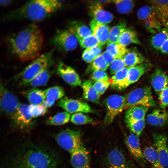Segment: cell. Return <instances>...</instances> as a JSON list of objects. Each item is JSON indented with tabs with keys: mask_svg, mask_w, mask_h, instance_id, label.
Wrapping results in <instances>:
<instances>
[{
	"mask_svg": "<svg viewBox=\"0 0 168 168\" xmlns=\"http://www.w3.org/2000/svg\"><path fill=\"white\" fill-rule=\"evenodd\" d=\"M5 44L9 52L20 61H32L38 57L44 42L38 26L32 23L6 38Z\"/></svg>",
	"mask_w": 168,
	"mask_h": 168,
	"instance_id": "6da1fadb",
	"label": "cell"
},
{
	"mask_svg": "<svg viewBox=\"0 0 168 168\" xmlns=\"http://www.w3.org/2000/svg\"><path fill=\"white\" fill-rule=\"evenodd\" d=\"M63 1L34 0L29 1L21 7L6 14L5 20L27 19L40 21L59 10Z\"/></svg>",
	"mask_w": 168,
	"mask_h": 168,
	"instance_id": "7a4b0ae2",
	"label": "cell"
},
{
	"mask_svg": "<svg viewBox=\"0 0 168 168\" xmlns=\"http://www.w3.org/2000/svg\"><path fill=\"white\" fill-rule=\"evenodd\" d=\"M16 168H56V161L49 153L38 148L26 151L17 162Z\"/></svg>",
	"mask_w": 168,
	"mask_h": 168,
	"instance_id": "3957f363",
	"label": "cell"
},
{
	"mask_svg": "<svg viewBox=\"0 0 168 168\" xmlns=\"http://www.w3.org/2000/svg\"><path fill=\"white\" fill-rule=\"evenodd\" d=\"M54 50L53 48L33 60L15 77L19 84L26 86L32 79L44 69L48 68L52 63V57Z\"/></svg>",
	"mask_w": 168,
	"mask_h": 168,
	"instance_id": "277c9868",
	"label": "cell"
},
{
	"mask_svg": "<svg viewBox=\"0 0 168 168\" xmlns=\"http://www.w3.org/2000/svg\"><path fill=\"white\" fill-rule=\"evenodd\" d=\"M126 105L125 110L134 106H141L148 107L156 105L152 95L150 87L138 88L129 92L125 96Z\"/></svg>",
	"mask_w": 168,
	"mask_h": 168,
	"instance_id": "5b68a950",
	"label": "cell"
},
{
	"mask_svg": "<svg viewBox=\"0 0 168 168\" xmlns=\"http://www.w3.org/2000/svg\"><path fill=\"white\" fill-rule=\"evenodd\" d=\"M55 137L58 145L70 154L84 146L79 131L67 128L58 133Z\"/></svg>",
	"mask_w": 168,
	"mask_h": 168,
	"instance_id": "8992f818",
	"label": "cell"
},
{
	"mask_svg": "<svg viewBox=\"0 0 168 168\" xmlns=\"http://www.w3.org/2000/svg\"><path fill=\"white\" fill-rule=\"evenodd\" d=\"M137 15L149 32L155 34L161 30L162 25L151 6H142L138 10Z\"/></svg>",
	"mask_w": 168,
	"mask_h": 168,
	"instance_id": "52a82bcc",
	"label": "cell"
},
{
	"mask_svg": "<svg viewBox=\"0 0 168 168\" xmlns=\"http://www.w3.org/2000/svg\"><path fill=\"white\" fill-rule=\"evenodd\" d=\"M106 113L104 119L105 124H109L114 118L124 109L126 105L125 96L113 94L109 96L105 100Z\"/></svg>",
	"mask_w": 168,
	"mask_h": 168,
	"instance_id": "ba28073f",
	"label": "cell"
},
{
	"mask_svg": "<svg viewBox=\"0 0 168 168\" xmlns=\"http://www.w3.org/2000/svg\"><path fill=\"white\" fill-rule=\"evenodd\" d=\"M17 96L1 83L0 109L8 117L12 118L20 105Z\"/></svg>",
	"mask_w": 168,
	"mask_h": 168,
	"instance_id": "9c48e42d",
	"label": "cell"
},
{
	"mask_svg": "<svg viewBox=\"0 0 168 168\" xmlns=\"http://www.w3.org/2000/svg\"><path fill=\"white\" fill-rule=\"evenodd\" d=\"M52 42L59 49L68 51L76 48L79 42L75 35L69 29L57 31L52 37Z\"/></svg>",
	"mask_w": 168,
	"mask_h": 168,
	"instance_id": "30bf717a",
	"label": "cell"
},
{
	"mask_svg": "<svg viewBox=\"0 0 168 168\" xmlns=\"http://www.w3.org/2000/svg\"><path fill=\"white\" fill-rule=\"evenodd\" d=\"M57 105L69 113L83 112L92 113L93 110L86 102L82 100L65 97L60 99Z\"/></svg>",
	"mask_w": 168,
	"mask_h": 168,
	"instance_id": "8fae6325",
	"label": "cell"
},
{
	"mask_svg": "<svg viewBox=\"0 0 168 168\" xmlns=\"http://www.w3.org/2000/svg\"><path fill=\"white\" fill-rule=\"evenodd\" d=\"M153 146L161 163L165 168H168V145L167 137L164 133L152 134Z\"/></svg>",
	"mask_w": 168,
	"mask_h": 168,
	"instance_id": "7c38bea8",
	"label": "cell"
},
{
	"mask_svg": "<svg viewBox=\"0 0 168 168\" xmlns=\"http://www.w3.org/2000/svg\"><path fill=\"white\" fill-rule=\"evenodd\" d=\"M57 72L64 82L71 86H78L82 83V81L76 71L62 62L59 63Z\"/></svg>",
	"mask_w": 168,
	"mask_h": 168,
	"instance_id": "4fadbf2b",
	"label": "cell"
},
{
	"mask_svg": "<svg viewBox=\"0 0 168 168\" xmlns=\"http://www.w3.org/2000/svg\"><path fill=\"white\" fill-rule=\"evenodd\" d=\"M105 162L107 168H132L123 153L117 148L108 153Z\"/></svg>",
	"mask_w": 168,
	"mask_h": 168,
	"instance_id": "5bb4252c",
	"label": "cell"
},
{
	"mask_svg": "<svg viewBox=\"0 0 168 168\" xmlns=\"http://www.w3.org/2000/svg\"><path fill=\"white\" fill-rule=\"evenodd\" d=\"M28 106L25 104H20L12 118L15 125L20 128H28L35 123L33 118L29 115L27 112Z\"/></svg>",
	"mask_w": 168,
	"mask_h": 168,
	"instance_id": "9a60e30c",
	"label": "cell"
},
{
	"mask_svg": "<svg viewBox=\"0 0 168 168\" xmlns=\"http://www.w3.org/2000/svg\"><path fill=\"white\" fill-rule=\"evenodd\" d=\"M71 154V162L74 168H91L89 154L83 147Z\"/></svg>",
	"mask_w": 168,
	"mask_h": 168,
	"instance_id": "2e32d148",
	"label": "cell"
},
{
	"mask_svg": "<svg viewBox=\"0 0 168 168\" xmlns=\"http://www.w3.org/2000/svg\"><path fill=\"white\" fill-rule=\"evenodd\" d=\"M126 143L130 152L137 160L145 162L144 156L138 136L132 133L126 138Z\"/></svg>",
	"mask_w": 168,
	"mask_h": 168,
	"instance_id": "e0dca14e",
	"label": "cell"
},
{
	"mask_svg": "<svg viewBox=\"0 0 168 168\" xmlns=\"http://www.w3.org/2000/svg\"><path fill=\"white\" fill-rule=\"evenodd\" d=\"M90 26L92 34L97 38L100 45L103 46L106 44L110 29L109 26L94 19L91 21Z\"/></svg>",
	"mask_w": 168,
	"mask_h": 168,
	"instance_id": "ac0fdd59",
	"label": "cell"
},
{
	"mask_svg": "<svg viewBox=\"0 0 168 168\" xmlns=\"http://www.w3.org/2000/svg\"><path fill=\"white\" fill-rule=\"evenodd\" d=\"M90 9L93 19L99 23L106 24L113 19L112 14L103 9L100 3L97 2L92 4Z\"/></svg>",
	"mask_w": 168,
	"mask_h": 168,
	"instance_id": "d6986e66",
	"label": "cell"
},
{
	"mask_svg": "<svg viewBox=\"0 0 168 168\" xmlns=\"http://www.w3.org/2000/svg\"><path fill=\"white\" fill-rule=\"evenodd\" d=\"M149 2L162 25L168 28V0H152Z\"/></svg>",
	"mask_w": 168,
	"mask_h": 168,
	"instance_id": "ffe728a7",
	"label": "cell"
},
{
	"mask_svg": "<svg viewBox=\"0 0 168 168\" xmlns=\"http://www.w3.org/2000/svg\"><path fill=\"white\" fill-rule=\"evenodd\" d=\"M152 87L157 93H160L168 84V76L161 69L156 68L151 77Z\"/></svg>",
	"mask_w": 168,
	"mask_h": 168,
	"instance_id": "44dd1931",
	"label": "cell"
},
{
	"mask_svg": "<svg viewBox=\"0 0 168 168\" xmlns=\"http://www.w3.org/2000/svg\"><path fill=\"white\" fill-rule=\"evenodd\" d=\"M129 68L125 67L118 72L109 80L111 87L122 90L128 86V75Z\"/></svg>",
	"mask_w": 168,
	"mask_h": 168,
	"instance_id": "7402d4cb",
	"label": "cell"
},
{
	"mask_svg": "<svg viewBox=\"0 0 168 168\" xmlns=\"http://www.w3.org/2000/svg\"><path fill=\"white\" fill-rule=\"evenodd\" d=\"M152 67V65L150 63H143L129 68L128 75V86L137 82Z\"/></svg>",
	"mask_w": 168,
	"mask_h": 168,
	"instance_id": "603a6c76",
	"label": "cell"
},
{
	"mask_svg": "<svg viewBox=\"0 0 168 168\" xmlns=\"http://www.w3.org/2000/svg\"><path fill=\"white\" fill-rule=\"evenodd\" d=\"M83 98L87 101L96 104L99 103L100 96L94 87L92 82L87 80L82 85Z\"/></svg>",
	"mask_w": 168,
	"mask_h": 168,
	"instance_id": "cb8c5ba5",
	"label": "cell"
},
{
	"mask_svg": "<svg viewBox=\"0 0 168 168\" xmlns=\"http://www.w3.org/2000/svg\"><path fill=\"white\" fill-rule=\"evenodd\" d=\"M148 109L147 107L136 106L127 110L125 116L126 123L144 119Z\"/></svg>",
	"mask_w": 168,
	"mask_h": 168,
	"instance_id": "d4e9b609",
	"label": "cell"
},
{
	"mask_svg": "<svg viewBox=\"0 0 168 168\" xmlns=\"http://www.w3.org/2000/svg\"><path fill=\"white\" fill-rule=\"evenodd\" d=\"M126 67L130 68L143 63V56L138 51L135 49L128 50L123 57Z\"/></svg>",
	"mask_w": 168,
	"mask_h": 168,
	"instance_id": "484cf974",
	"label": "cell"
},
{
	"mask_svg": "<svg viewBox=\"0 0 168 168\" xmlns=\"http://www.w3.org/2000/svg\"><path fill=\"white\" fill-rule=\"evenodd\" d=\"M25 95L31 105H42L46 99L44 90L37 88H33L27 91Z\"/></svg>",
	"mask_w": 168,
	"mask_h": 168,
	"instance_id": "4316f807",
	"label": "cell"
},
{
	"mask_svg": "<svg viewBox=\"0 0 168 168\" xmlns=\"http://www.w3.org/2000/svg\"><path fill=\"white\" fill-rule=\"evenodd\" d=\"M117 43L125 47L133 43L138 45L141 44L136 32L128 28H126L123 32Z\"/></svg>",
	"mask_w": 168,
	"mask_h": 168,
	"instance_id": "83f0119b",
	"label": "cell"
},
{
	"mask_svg": "<svg viewBox=\"0 0 168 168\" xmlns=\"http://www.w3.org/2000/svg\"><path fill=\"white\" fill-rule=\"evenodd\" d=\"M143 152L146 159L151 164L152 168H165L161 163L157 154L153 147H146Z\"/></svg>",
	"mask_w": 168,
	"mask_h": 168,
	"instance_id": "f1b7e54d",
	"label": "cell"
},
{
	"mask_svg": "<svg viewBox=\"0 0 168 168\" xmlns=\"http://www.w3.org/2000/svg\"><path fill=\"white\" fill-rule=\"evenodd\" d=\"M44 91L46 96L45 101L49 102H55L56 100L60 99L65 95L63 88L58 86L49 87Z\"/></svg>",
	"mask_w": 168,
	"mask_h": 168,
	"instance_id": "f546056e",
	"label": "cell"
},
{
	"mask_svg": "<svg viewBox=\"0 0 168 168\" xmlns=\"http://www.w3.org/2000/svg\"><path fill=\"white\" fill-rule=\"evenodd\" d=\"M50 77V73L48 68H47L41 71L26 86L35 88L45 85L47 84Z\"/></svg>",
	"mask_w": 168,
	"mask_h": 168,
	"instance_id": "4dcf8cb0",
	"label": "cell"
},
{
	"mask_svg": "<svg viewBox=\"0 0 168 168\" xmlns=\"http://www.w3.org/2000/svg\"><path fill=\"white\" fill-rule=\"evenodd\" d=\"M70 115L66 111L58 112L46 121L47 124L58 126L64 124L68 122L70 119Z\"/></svg>",
	"mask_w": 168,
	"mask_h": 168,
	"instance_id": "1f68e13d",
	"label": "cell"
},
{
	"mask_svg": "<svg viewBox=\"0 0 168 168\" xmlns=\"http://www.w3.org/2000/svg\"><path fill=\"white\" fill-rule=\"evenodd\" d=\"M126 23L121 22L111 28L106 44L117 43L120 35L126 28Z\"/></svg>",
	"mask_w": 168,
	"mask_h": 168,
	"instance_id": "d6a6232c",
	"label": "cell"
},
{
	"mask_svg": "<svg viewBox=\"0 0 168 168\" xmlns=\"http://www.w3.org/2000/svg\"><path fill=\"white\" fill-rule=\"evenodd\" d=\"M168 38V28H166L156 34L151 38L152 46L157 49L160 50Z\"/></svg>",
	"mask_w": 168,
	"mask_h": 168,
	"instance_id": "836d02e7",
	"label": "cell"
},
{
	"mask_svg": "<svg viewBox=\"0 0 168 168\" xmlns=\"http://www.w3.org/2000/svg\"><path fill=\"white\" fill-rule=\"evenodd\" d=\"M69 29L78 39H82L92 34V31L88 27L84 25L74 24Z\"/></svg>",
	"mask_w": 168,
	"mask_h": 168,
	"instance_id": "e575fe53",
	"label": "cell"
},
{
	"mask_svg": "<svg viewBox=\"0 0 168 168\" xmlns=\"http://www.w3.org/2000/svg\"><path fill=\"white\" fill-rule=\"evenodd\" d=\"M117 11L120 13L125 14L130 12L134 5V1L130 0H113Z\"/></svg>",
	"mask_w": 168,
	"mask_h": 168,
	"instance_id": "d590c367",
	"label": "cell"
},
{
	"mask_svg": "<svg viewBox=\"0 0 168 168\" xmlns=\"http://www.w3.org/2000/svg\"><path fill=\"white\" fill-rule=\"evenodd\" d=\"M128 50L125 46L117 43L107 44L106 50L116 58H123Z\"/></svg>",
	"mask_w": 168,
	"mask_h": 168,
	"instance_id": "8d00e7d4",
	"label": "cell"
},
{
	"mask_svg": "<svg viewBox=\"0 0 168 168\" xmlns=\"http://www.w3.org/2000/svg\"><path fill=\"white\" fill-rule=\"evenodd\" d=\"M109 66L101 54L96 57L88 67L87 72H93L97 70L105 71Z\"/></svg>",
	"mask_w": 168,
	"mask_h": 168,
	"instance_id": "74e56055",
	"label": "cell"
},
{
	"mask_svg": "<svg viewBox=\"0 0 168 168\" xmlns=\"http://www.w3.org/2000/svg\"><path fill=\"white\" fill-rule=\"evenodd\" d=\"M71 121L76 125L94 124V122L92 118L82 112L77 113L73 114L71 117Z\"/></svg>",
	"mask_w": 168,
	"mask_h": 168,
	"instance_id": "f35d334b",
	"label": "cell"
},
{
	"mask_svg": "<svg viewBox=\"0 0 168 168\" xmlns=\"http://www.w3.org/2000/svg\"><path fill=\"white\" fill-rule=\"evenodd\" d=\"M47 109L43 104L30 105L28 106L27 112L29 115L34 118L45 114L47 112Z\"/></svg>",
	"mask_w": 168,
	"mask_h": 168,
	"instance_id": "ab89813d",
	"label": "cell"
},
{
	"mask_svg": "<svg viewBox=\"0 0 168 168\" xmlns=\"http://www.w3.org/2000/svg\"><path fill=\"white\" fill-rule=\"evenodd\" d=\"M126 124L133 133L138 137L145 127V120L144 119L138 121L128 122Z\"/></svg>",
	"mask_w": 168,
	"mask_h": 168,
	"instance_id": "60d3db41",
	"label": "cell"
},
{
	"mask_svg": "<svg viewBox=\"0 0 168 168\" xmlns=\"http://www.w3.org/2000/svg\"><path fill=\"white\" fill-rule=\"evenodd\" d=\"M77 39L81 46L85 49L100 44L97 38L93 34L84 38Z\"/></svg>",
	"mask_w": 168,
	"mask_h": 168,
	"instance_id": "b9f144b4",
	"label": "cell"
},
{
	"mask_svg": "<svg viewBox=\"0 0 168 168\" xmlns=\"http://www.w3.org/2000/svg\"><path fill=\"white\" fill-rule=\"evenodd\" d=\"M109 67L110 73L112 75H114L118 72L126 67L123 58H116L109 64Z\"/></svg>",
	"mask_w": 168,
	"mask_h": 168,
	"instance_id": "7bdbcfd3",
	"label": "cell"
},
{
	"mask_svg": "<svg viewBox=\"0 0 168 168\" xmlns=\"http://www.w3.org/2000/svg\"><path fill=\"white\" fill-rule=\"evenodd\" d=\"M109 77L105 71L97 70L92 72L91 75V80L95 82L101 81H108Z\"/></svg>",
	"mask_w": 168,
	"mask_h": 168,
	"instance_id": "ee69618b",
	"label": "cell"
},
{
	"mask_svg": "<svg viewBox=\"0 0 168 168\" xmlns=\"http://www.w3.org/2000/svg\"><path fill=\"white\" fill-rule=\"evenodd\" d=\"M161 111L159 109H155L147 115L146 120L149 125L156 126Z\"/></svg>",
	"mask_w": 168,
	"mask_h": 168,
	"instance_id": "f6af8a7d",
	"label": "cell"
},
{
	"mask_svg": "<svg viewBox=\"0 0 168 168\" xmlns=\"http://www.w3.org/2000/svg\"><path fill=\"white\" fill-rule=\"evenodd\" d=\"M158 99L160 105L162 108L164 109L168 106V86L159 93Z\"/></svg>",
	"mask_w": 168,
	"mask_h": 168,
	"instance_id": "bcb514c9",
	"label": "cell"
},
{
	"mask_svg": "<svg viewBox=\"0 0 168 168\" xmlns=\"http://www.w3.org/2000/svg\"><path fill=\"white\" fill-rule=\"evenodd\" d=\"M93 85L96 90L100 96L105 92L110 85V83L108 80L96 82Z\"/></svg>",
	"mask_w": 168,
	"mask_h": 168,
	"instance_id": "7dc6e473",
	"label": "cell"
},
{
	"mask_svg": "<svg viewBox=\"0 0 168 168\" xmlns=\"http://www.w3.org/2000/svg\"><path fill=\"white\" fill-rule=\"evenodd\" d=\"M168 123V112L165 110L161 111L159 115L157 127H162Z\"/></svg>",
	"mask_w": 168,
	"mask_h": 168,
	"instance_id": "c3c4849f",
	"label": "cell"
},
{
	"mask_svg": "<svg viewBox=\"0 0 168 168\" xmlns=\"http://www.w3.org/2000/svg\"><path fill=\"white\" fill-rule=\"evenodd\" d=\"M82 59L87 63H91L96 58L88 49H86L82 55Z\"/></svg>",
	"mask_w": 168,
	"mask_h": 168,
	"instance_id": "681fc988",
	"label": "cell"
},
{
	"mask_svg": "<svg viewBox=\"0 0 168 168\" xmlns=\"http://www.w3.org/2000/svg\"><path fill=\"white\" fill-rule=\"evenodd\" d=\"M102 47V46L99 44L88 49L93 55L96 58L101 54Z\"/></svg>",
	"mask_w": 168,
	"mask_h": 168,
	"instance_id": "f907efd6",
	"label": "cell"
},
{
	"mask_svg": "<svg viewBox=\"0 0 168 168\" xmlns=\"http://www.w3.org/2000/svg\"><path fill=\"white\" fill-rule=\"evenodd\" d=\"M101 55L106 62L109 64L116 59L113 55L106 50Z\"/></svg>",
	"mask_w": 168,
	"mask_h": 168,
	"instance_id": "816d5d0a",
	"label": "cell"
},
{
	"mask_svg": "<svg viewBox=\"0 0 168 168\" xmlns=\"http://www.w3.org/2000/svg\"><path fill=\"white\" fill-rule=\"evenodd\" d=\"M160 50L163 53L168 54V38L161 46Z\"/></svg>",
	"mask_w": 168,
	"mask_h": 168,
	"instance_id": "f5cc1de1",
	"label": "cell"
},
{
	"mask_svg": "<svg viewBox=\"0 0 168 168\" xmlns=\"http://www.w3.org/2000/svg\"><path fill=\"white\" fill-rule=\"evenodd\" d=\"M12 2L11 0H4L0 1V5L2 6H6L10 4Z\"/></svg>",
	"mask_w": 168,
	"mask_h": 168,
	"instance_id": "db71d44e",
	"label": "cell"
}]
</instances>
